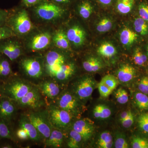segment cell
I'll return each instance as SVG.
<instances>
[{
  "instance_id": "19",
  "label": "cell",
  "mask_w": 148,
  "mask_h": 148,
  "mask_svg": "<svg viewBox=\"0 0 148 148\" xmlns=\"http://www.w3.org/2000/svg\"><path fill=\"white\" fill-rule=\"evenodd\" d=\"M64 135L62 130L52 127L49 138L45 142V146L51 148H60L64 140Z\"/></svg>"
},
{
  "instance_id": "16",
  "label": "cell",
  "mask_w": 148,
  "mask_h": 148,
  "mask_svg": "<svg viewBox=\"0 0 148 148\" xmlns=\"http://www.w3.org/2000/svg\"><path fill=\"white\" fill-rule=\"evenodd\" d=\"M72 128L80 134L85 142L90 139L94 129L92 123L85 119H79L74 122Z\"/></svg>"
},
{
  "instance_id": "20",
  "label": "cell",
  "mask_w": 148,
  "mask_h": 148,
  "mask_svg": "<svg viewBox=\"0 0 148 148\" xmlns=\"http://www.w3.org/2000/svg\"><path fill=\"white\" fill-rule=\"evenodd\" d=\"M14 75L10 61L3 55L0 56V83L5 82Z\"/></svg>"
},
{
  "instance_id": "37",
  "label": "cell",
  "mask_w": 148,
  "mask_h": 148,
  "mask_svg": "<svg viewBox=\"0 0 148 148\" xmlns=\"http://www.w3.org/2000/svg\"><path fill=\"white\" fill-rule=\"evenodd\" d=\"M12 37L15 36L9 27L6 25L0 26V40Z\"/></svg>"
},
{
  "instance_id": "32",
  "label": "cell",
  "mask_w": 148,
  "mask_h": 148,
  "mask_svg": "<svg viewBox=\"0 0 148 148\" xmlns=\"http://www.w3.org/2000/svg\"><path fill=\"white\" fill-rule=\"evenodd\" d=\"M113 26L112 21L110 18L105 17L102 18L97 23L96 29L100 33H106L109 32Z\"/></svg>"
},
{
  "instance_id": "23",
  "label": "cell",
  "mask_w": 148,
  "mask_h": 148,
  "mask_svg": "<svg viewBox=\"0 0 148 148\" xmlns=\"http://www.w3.org/2000/svg\"><path fill=\"white\" fill-rule=\"evenodd\" d=\"M103 66L102 61L96 57H89L83 62L84 69L88 72L98 71L103 68Z\"/></svg>"
},
{
  "instance_id": "49",
  "label": "cell",
  "mask_w": 148,
  "mask_h": 148,
  "mask_svg": "<svg viewBox=\"0 0 148 148\" xmlns=\"http://www.w3.org/2000/svg\"><path fill=\"white\" fill-rule=\"evenodd\" d=\"M132 114V113L130 111H124V112H123L121 114L120 116V121L127 118Z\"/></svg>"
},
{
  "instance_id": "12",
  "label": "cell",
  "mask_w": 148,
  "mask_h": 148,
  "mask_svg": "<svg viewBox=\"0 0 148 148\" xmlns=\"http://www.w3.org/2000/svg\"><path fill=\"white\" fill-rule=\"evenodd\" d=\"M18 108L14 101L3 95L0 98V119L11 125Z\"/></svg>"
},
{
  "instance_id": "38",
  "label": "cell",
  "mask_w": 148,
  "mask_h": 148,
  "mask_svg": "<svg viewBox=\"0 0 148 148\" xmlns=\"http://www.w3.org/2000/svg\"><path fill=\"white\" fill-rule=\"evenodd\" d=\"M133 148H148V140L140 137H134L132 141Z\"/></svg>"
},
{
  "instance_id": "9",
  "label": "cell",
  "mask_w": 148,
  "mask_h": 148,
  "mask_svg": "<svg viewBox=\"0 0 148 148\" xmlns=\"http://www.w3.org/2000/svg\"><path fill=\"white\" fill-rule=\"evenodd\" d=\"M44 61L45 73L52 79L66 62L64 55L56 50L48 52Z\"/></svg>"
},
{
  "instance_id": "52",
  "label": "cell",
  "mask_w": 148,
  "mask_h": 148,
  "mask_svg": "<svg viewBox=\"0 0 148 148\" xmlns=\"http://www.w3.org/2000/svg\"><path fill=\"white\" fill-rule=\"evenodd\" d=\"M13 147V146L9 143H4L0 145V148H12Z\"/></svg>"
},
{
  "instance_id": "53",
  "label": "cell",
  "mask_w": 148,
  "mask_h": 148,
  "mask_svg": "<svg viewBox=\"0 0 148 148\" xmlns=\"http://www.w3.org/2000/svg\"><path fill=\"white\" fill-rule=\"evenodd\" d=\"M3 96V92L2 84L0 83V98Z\"/></svg>"
},
{
  "instance_id": "33",
  "label": "cell",
  "mask_w": 148,
  "mask_h": 148,
  "mask_svg": "<svg viewBox=\"0 0 148 148\" xmlns=\"http://www.w3.org/2000/svg\"><path fill=\"white\" fill-rule=\"evenodd\" d=\"M135 101L138 108L142 110H148V97L142 92L135 94Z\"/></svg>"
},
{
  "instance_id": "54",
  "label": "cell",
  "mask_w": 148,
  "mask_h": 148,
  "mask_svg": "<svg viewBox=\"0 0 148 148\" xmlns=\"http://www.w3.org/2000/svg\"><path fill=\"white\" fill-rule=\"evenodd\" d=\"M147 54L148 56V45L147 46Z\"/></svg>"
},
{
  "instance_id": "50",
  "label": "cell",
  "mask_w": 148,
  "mask_h": 148,
  "mask_svg": "<svg viewBox=\"0 0 148 148\" xmlns=\"http://www.w3.org/2000/svg\"><path fill=\"white\" fill-rule=\"evenodd\" d=\"M100 3L103 5H109L113 1V0H97Z\"/></svg>"
},
{
  "instance_id": "24",
  "label": "cell",
  "mask_w": 148,
  "mask_h": 148,
  "mask_svg": "<svg viewBox=\"0 0 148 148\" xmlns=\"http://www.w3.org/2000/svg\"><path fill=\"white\" fill-rule=\"evenodd\" d=\"M1 139L16 141V137L11 127V124L0 119V140Z\"/></svg>"
},
{
  "instance_id": "28",
  "label": "cell",
  "mask_w": 148,
  "mask_h": 148,
  "mask_svg": "<svg viewBox=\"0 0 148 148\" xmlns=\"http://www.w3.org/2000/svg\"><path fill=\"white\" fill-rule=\"evenodd\" d=\"M99 148H110L112 147L113 138L110 133L108 132H104L101 133L98 141Z\"/></svg>"
},
{
  "instance_id": "14",
  "label": "cell",
  "mask_w": 148,
  "mask_h": 148,
  "mask_svg": "<svg viewBox=\"0 0 148 148\" xmlns=\"http://www.w3.org/2000/svg\"><path fill=\"white\" fill-rule=\"evenodd\" d=\"M36 85L43 96L52 101L61 92L60 84L52 78L41 81Z\"/></svg>"
},
{
  "instance_id": "13",
  "label": "cell",
  "mask_w": 148,
  "mask_h": 148,
  "mask_svg": "<svg viewBox=\"0 0 148 148\" xmlns=\"http://www.w3.org/2000/svg\"><path fill=\"white\" fill-rule=\"evenodd\" d=\"M51 38L52 36L49 32H39L29 39L27 42V47L33 51L44 50L50 45Z\"/></svg>"
},
{
  "instance_id": "30",
  "label": "cell",
  "mask_w": 148,
  "mask_h": 148,
  "mask_svg": "<svg viewBox=\"0 0 148 148\" xmlns=\"http://www.w3.org/2000/svg\"><path fill=\"white\" fill-rule=\"evenodd\" d=\"M134 4V0H118L116 8L119 12L126 14L132 10Z\"/></svg>"
},
{
  "instance_id": "27",
  "label": "cell",
  "mask_w": 148,
  "mask_h": 148,
  "mask_svg": "<svg viewBox=\"0 0 148 148\" xmlns=\"http://www.w3.org/2000/svg\"><path fill=\"white\" fill-rule=\"evenodd\" d=\"M83 141L81 135L72 128L69 132V140L67 142L68 147L70 148H78Z\"/></svg>"
},
{
  "instance_id": "11",
  "label": "cell",
  "mask_w": 148,
  "mask_h": 148,
  "mask_svg": "<svg viewBox=\"0 0 148 148\" xmlns=\"http://www.w3.org/2000/svg\"><path fill=\"white\" fill-rule=\"evenodd\" d=\"M95 86V82L89 77H83L78 80L74 85L73 93L80 100H85L92 95Z\"/></svg>"
},
{
  "instance_id": "7",
  "label": "cell",
  "mask_w": 148,
  "mask_h": 148,
  "mask_svg": "<svg viewBox=\"0 0 148 148\" xmlns=\"http://www.w3.org/2000/svg\"><path fill=\"white\" fill-rule=\"evenodd\" d=\"M52 103L60 108L68 111L73 116L80 112V101L72 92L68 91L61 92Z\"/></svg>"
},
{
  "instance_id": "3",
  "label": "cell",
  "mask_w": 148,
  "mask_h": 148,
  "mask_svg": "<svg viewBox=\"0 0 148 148\" xmlns=\"http://www.w3.org/2000/svg\"><path fill=\"white\" fill-rule=\"evenodd\" d=\"M27 114L45 143L49 138L52 128L49 119L47 108L31 111Z\"/></svg>"
},
{
  "instance_id": "40",
  "label": "cell",
  "mask_w": 148,
  "mask_h": 148,
  "mask_svg": "<svg viewBox=\"0 0 148 148\" xmlns=\"http://www.w3.org/2000/svg\"><path fill=\"white\" fill-rule=\"evenodd\" d=\"M139 127L144 132L148 133V113L142 114L138 120Z\"/></svg>"
},
{
  "instance_id": "21",
  "label": "cell",
  "mask_w": 148,
  "mask_h": 148,
  "mask_svg": "<svg viewBox=\"0 0 148 148\" xmlns=\"http://www.w3.org/2000/svg\"><path fill=\"white\" fill-rule=\"evenodd\" d=\"M135 70L132 66L128 64L122 65L117 72L118 79L122 82H127L134 78Z\"/></svg>"
},
{
  "instance_id": "48",
  "label": "cell",
  "mask_w": 148,
  "mask_h": 148,
  "mask_svg": "<svg viewBox=\"0 0 148 148\" xmlns=\"http://www.w3.org/2000/svg\"><path fill=\"white\" fill-rule=\"evenodd\" d=\"M23 5L27 7L34 6L45 0H22Z\"/></svg>"
},
{
  "instance_id": "8",
  "label": "cell",
  "mask_w": 148,
  "mask_h": 148,
  "mask_svg": "<svg viewBox=\"0 0 148 148\" xmlns=\"http://www.w3.org/2000/svg\"><path fill=\"white\" fill-rule=\"evenodd\" d=\"M34 12L38 18L46 21L56 20L61 17L64 9L55 3L44 1L36 5Z\"/></svg>"
},
{
  "instance_id": "46",
  "label": "cell",
  "mask_w": 148,
  "mask_h": 148,
  "mask_svg": "<svg viewBox=\"0 0 148 148\" xmlns=\"http://www.w3.org/2000/svg\"><path fill=\"white\" fill-rule=\"evenodd\" d=\"M9 14L7 11L0 9V26L6 25Z\"/></svg>"
},
{
  "instance_id": "4",
  "label": "cell",
  "mask_w": 148,
  "mask_h": 148,
  "mask_svg": "<svg viewBox=\"0 0 148 148\" xmlns=\"http://www.w3.org/2000/svg\"><path fill=\"white\" fill-rule=\"evenodd\" d=\"M20 69L29 79L41 80L45 74L44 61L37 57H26L21 59L19 63Z\"/></svg>"
},
{
  "instance_id": "6",
  "label": "cell",
  "mask_w": 148,
  "mask_h": 148,
  "mask_svg": "<svg viewBox=\"0 0 148 148\" xmlns=\"http://www.w3.org/2000/svg\"><path fill=\"white\" fill-rule=\"evenodd\" d=\"M47 109L49 119L52 127L63 130L69 126L73 116L71 114L53 103L49 104Z\"/></svg>"
},
{
  "instance_id": "35",
  "label": "cell",
  "mask_w": 148,
  "mask_h": 148,
  "mask_svg": "<svg viewBox=\"0 0 148 148\" xmlns=\"http://www.w3.org/2000/svg\"><path fill=\"white\" fill-rule=\"evenodd\" d=\"M116 101L121 104H124L128 101V94L127 91L121 88H120L115 93Z\"/></svg>"
},
{
  "instance_id": "34",
  "label": "cell",
  "mask_w": 148,
  "mask_h": 148,
  "mask_svg": "<svg viewBox=\"0 0 148 148\" xmlns=\"http://www.w3.org/2000/svg\"><path fill=\"white\" fill-rule=\"evenodd\" d=\"M101 81L104 83L112 90L116 88L119 84L118 79L114 75H107L103 77Z\"/></svg>"
},
{
  "instance_id": "1",
  "label": "cell",
  "mask_w": 148,
  "mask_h": 148,
  "mask_svg": "<svg viewBox=\"0 0 148 148\" xmlns=\"http://www.w3.org/2000/svg\"><path fill=\"white\" fill-rule=\"evenodd\" d=\"M34 84L28 80L13 75L2 84L3 94L16 102L26 95Z\"/></svg>"
},
{
  "instance_id": "41",
  "label": "cell",
  "mask_w": 148,
  "mask_h": 148,
  "mask_svg": "<svg viewBox=\"0 0 148 148\" xmlns=\"http://www.w3.org/2000/svg\"><path fill=\"white\" fill-rule=\"evenodd\" d=\"M98 88L100 95L103 98H107L108 97L113 91L101 81L98 85Z\"/></svg>"
},
{
  "instance_id": "51",
  "label": "cell",
  "mask_w": 148,
  "mask_h": 148,
  "mask_svg": "<svg viewBox=\"0 0 148 148\" xmlns=\"http://www.w3.org/2000/svg\"><path fill=\"white\" fill-rule=\"evenodd\" d=\"M53 2L58 4H66L70 2L71 0H52Z\"/></svg>"
},
{
  "instance_id": "36",
  "label": "cell",
  "mask_w": 148,
  "mask_h": 148,
  "mask_svg": "<svg viewBox=\"0 0 148 148\" xmlns=\"http://www.w3.org/2000/svg\"><path fill=\"white\" fill-rule=\"evenodd\" d=\"M133 59L135 64L142 66L147 61V57L143 54L140 48H137L134 51Z\"/></svg>"
},
{
  "instance_id": "10",
  "label": "cell",
  "mask_w": 148,
  "mask_h": 148,
  "mask_svg": "<svg viewBox=\"0 0 148 148\" xmlns=\"http://www.w3.org/2000/svg\"><path fill=\"white\" fill-rule=\"evenodd\" d=\"M14 37L0 40V54L6 56L13 62L18 59L23 53L22 46Z\"/></svg>"
},
{
  "instance_id": "47",
  "label": "cell",
  "mask_w": 148,
  "mask_h": 148,
  "mask_svg": "<svg viewBox=\"0 0 148 148\" xmlns=\"http://www.w3.org/2000/svg\"><path fill=\"white\" fill-rule=\"evenodd\" d=\"M134 119L133 114H132L127 118L121 121L123 126L125 128H129L131 127L133 123Z\"/></svg>"
},
{
  "instance_id": "17",
  "label": "cell",
  "mask_w": 148,
  "mask_h": 148,
  "mask_svg": "<svg viewBox=\"0 0 148 148\" xmlns=\"http://www.w3.org/2000/svg\"><path fill=\"white\" fill-rule=\"evenodd\" d=\"M66 35L70 42L76 47L82 45L85 41V32L79 25H74L70 28Z\"/></svg>"
},
{
  "instance_id": "44",
  "label": "cell",
  "mask_w": 148,
  "mask_h": 148,
  "mask_svg": "<svg viewBox=\"0 0 148 148\" xmlns=\"http://www.w3.org/2000/svg\"><path fill=\"white\" fill-rule=\"evenodd\" d=\"M115 147L116 148H127L128 145L127 141L123 138H118L115 142Z\"/></svg>"
},
{
  "instance_id": "18",
  "label": "cell",
  "mask_w": 148,
  "mask_h": 148,
  "mask_svg": "<svg viewBox=\"0 0 148 148\" xmlns=\"http://www.w3.org/2000/svg\"><path fill=\"white\" fill-rule=\"evenodd\" d=\"M75 71L76 66L73 63L66 62L61 66L53 79L60 84L61 83L65 82L71 77L75 74Z\"/></svg>"
},
{
  "instance_id": "5",
  "label": "cell",
  "mask_w": 148,
  "mask_h": 148,
  "mask_svg": "<svg viewBox=\"0 0 148 148\" xmlns=\"http://www.w3.org/2000/svg\"><path fill=\"white\" fill-rule=\"evenodd\" d=\"M15 103L19 108L32 111L42 108L46 104L43 95L36 84L26 95Z\"/></svg>"
},
{
  "instance_id": "15",
  "label": "cell",
  "mask_w": 148,
  "mask_h": 148,
  "mask_svg": "<svg viewBox=\"0 0 148 148\" xmlns=\"http://www.w3.org/2000/svg\"><path fill=\"white\" fill-rule=\"evenodd\" d=\"M18 126L27 132L30 140L35 142L43 141L41 136L32 124L27 114H22L20 115L18 120Z\"/></svg>"
},
{
  "instance_id": "39",
  "label": "cell",
  "mask_w": 148,
  "mask_h": 148,
  "mask_svg": "<svg viewBox=\"0 0 148 148\" xmlns=\"http://www.w3.org/2000/svg\"><path fill=\"white\" fill-rule=\"evenodd\" d=\"M96 107L99 110L100 114L99 118L106 119L110 116L112 114L111 110L106 105L100 104L96 106Z\"/></svg>"
},
{
  "instance_id": "25",
  "label": "cell",
  "mask_w": 148,
  "mask_h": 148,
  "mask_svg": "<svg viewBox=\"0 0 148 148\" xmlns=\"http://www.w3.org/2000/svg\"><path fill=\"white\" fill-rule=\"evenodd\" d=\"M138 35L128 28H125L120 34L121 42L125 46H129L132 44L138 38Z\"/></svg>"
},
{
  "instance_id": "2",
  "label": "cell",
  "mask_w": 148,
  "mask_h": 148,
  "mask_svg": "<svg viewBox=\"0 0 148 148\" xmlns=\"http://www.w3.org/2000/svg\"><path fill=\"white\" fill-rule=\"evenodd\" d=\"M6 25L11 29L16 36H22L30 33L34 25L25 9L17 10L11 14H9Z\"/></svg>"
},
{
  "instance_id": "42",
  "label": "cell",
  "mask_w": 148,
  "mask_h": 148,
  "mask_svg": "<svg viewBox=\"0 0 148 148\" xmlns=\"http://www.w3.org/2000/svg\"><path fill=\"white\" fill-rule=\"evenodd\" d=\"M138 10L140 17L148 24V5L142 3L139 6Z\"/></svg>"
},
{
  "instance_id": "22",
  "label": "cell",
  "mask_w": 148,
  "mask_h": 148,
  "mask_svg": "<svg viewBox=\"0 0 148 148\" xmlns=\"http://www.w3.org/2000/svg\"><path fill=\"white\" fill-rule=\"evenodd\" d=\"M52 40L56 47L63 49H67L70 47V42L66 33L59 30L53 35Z\"/></svg>"
},
{
  "instance_id": "43",
  "label": "cell",
  "mask_w": 148,
  "mask_h": 148,
  "mask_svg": "<svg viewBox=\"0 0 148 148\" xmlns=\"http://www.w3.org/2000/svg\"><path fill=\"white\" fill-rule=\"evenodd\" d=\"M138 88L144 94H148V77H144L141 79L138 85Z\"/></svg>"
},
{
  "instance_id": "31",
  "label": "cell",
  "mask_w": 148,
  "mask_h": 148,
  "mask_svg": "<svg viewBox=\"0 0 148 148\" xmlns=\"http://www.w3.org/2000/svg\"><path fill=\"white\" fill-rule=\"evenodd\" d=\"M147 24L146 21L141 17L135 18L134 22V27L135 31L142 36L148 34Z\"/></svg>"
},
{
  "instance_id": "29",
  "label": "cell",
  "mask_w": 148,
  "mask_h": 148,
  "mask_svg": "<svg viewBox=\"0 0 148 148\" xmlns=\"http://www.w3.org/2000/svg\"><path fill=\"white\" fill-rule=\"evenodd\" d=\"M78 10L81 16L84 19H87L92 14L93 8L90 2L84 1L79 4Z\"/></svg>"
},
{
  "instance_id": "26",
  "label": "cell",
  "mask_w": 148,
  "mask_h": 148,
  "mask_svg": "<svg viewBox=\"0 0 148 148\" xmlns=\"http://www.w3.org/2000/svg\"><path fill=\"white\" fill-rule=\"evenodd\" d=\"M97 52L101 56L110 58L116 54V50L112 45L106 42L102 44L99 46L97 49Z\"/></svg>"
},
{
  "instance_id": "45",
  "label": "cell",
  "mask_w": 148,
  "mask_h": 148,
  "mask_svg": "<svg viewBox=\"0 0 148 148\" xmlns=\"http://www.w3.org/2000/svg\"><path fill=\"white\" fill-rule=\"evenodd\" d=\"M15 135L16 138H18L20 140H26L29 139L27 132L24 130L20 127L16 130Z\"/></svg>"
}]
</instances>
